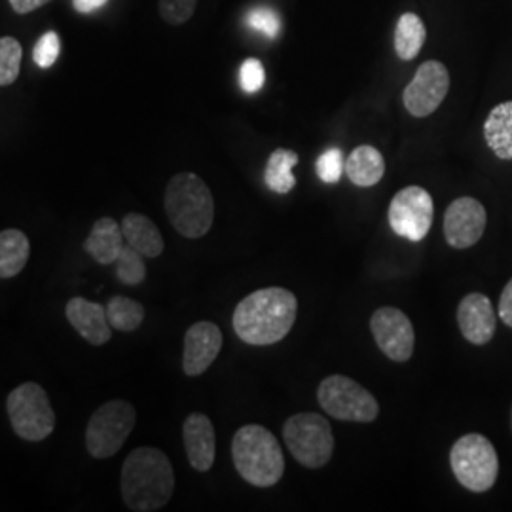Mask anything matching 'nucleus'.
I'll list each match as a JSON object with an SVG mask.
<instances>
[{"label": "nucleus", "instance_id": "f257e3e1", "mask_svg": "<svg viewBox=\"0 0 512 512\" xmlns=\"http://www.w3.org/2000/svg\"><path fill=\"white\" fill-rule=\"evenodd\" d=\"M298 315V300L283 287H268L245 296L232 317L239 340L249 346H272L287 338Z\"/></svg>", "mask_w": 512, "mask_h": 512}, {"label": "nucleus", "instance_id": "f03ea898", "mask_svg": "<svg viewBox=\"0 0 512 512\" xmlns=\"http://www.w3.org/2000/svg\"><path fill=\"white\" fill-rule=\"evenodd\" d=\"M120 486L124 503L131 511H160L175 490L171 461L162 450L141 446L124 461Z\"/></svg>", "mask_w": 512, "mask_h": 512}, {"label": "nucleus", "instance_id": "7ed1b4c3", "mask_svg": "<svg viewBox=\"0 0 512 512\" xmlns=\"http://www.w3.org/2000/svg\"><path fill=\"white\" fill-rule=\"evenodd\" d=\"M164 207L171 226L183 238H203L215 220L213 194L196 173H179L167 183Z\"/></svg>", "mask_w": 512, "mask_h": 512}, {"label": "nucleus", "instance_id": "20e7f679", "mask_svg": "<svg viewBox=\"0 0 512 512\" xmlns=\"http://www.w3.org/2000/svg\"><path fill=\"white\" fill-rule=\"evenodd\" d=\"M239 476L256 488H272L285 475V456L274 433L262 425H243L232 440Z\"/></svg>", "mask_w": 512, "mask_h": 512}, {"label": "nucleus", "instance_id": "39448f33", "mask_svg": "<svg viewBox=\"0 0 512 512\" xmlns=\"http://www.w3.org/2000/svg\"><path fill=\"white\" fill-rule=\"evenodd\" d=\"M450 467L465 490L484 494L497 482L499 456L494 444L484 435L469 433L454 442L450 450Z\"/></svg>", "mask_w": 512, "mask_h": 512}, {"label": "nucleus", "instance_id": "423d86ee", "mask_svg": "<svg viewBox=\"0 0 512 512\" xmlns=\"http://www.w3.org/2000/svg\"><path fill=\"white\" fill-rule=\"evenodd\" d=\"M283 440L293 458L306 469L325 467L334 454L329 420L315 412H300L285 421Z\"/></svg>", "mask_w": 512, "mask_h": 512}, {"label": "nucleus", "instance_id": "0eeeda50", "mask_svg": "<svg viewBox=\"0 0 512 512\" xmlns=\"http://www.w3.org/2000/svg\"><path fill=\"white\" fill-rule=\"evenodd\" d=\"M6 410L19 439L40 442L54 433V408L46 391L35 382L16 387L8 395Z\"/></svg>", "mask_w": 512, "mask_h": 512}, {"label": "nucleus", "instance_id": "6e6552de", "mask_svg": "<svg viewBox=\"0 0 512 512\" xmlns=\"http://www.w3.org/2000/svg\"><path fill=\"white\" fill-rule=\"evenodd\" d=\"M317 401L330 418L351 423H372L380 414L376 397L348 376L334 374L317 387Z\"/></svg>", "mask_w": 512, "mask_h": 512}, {"label": "nucleus", "instance_id": "1a4fd4ad", "mask_svg": "<svg viewBox=\"0 0 512 512\" xmlns=\"http://www.w3.org/2000/svg\"><path fill=\"white\" fill-rule=\"evenodd\" d=\"M137 412L133 404L114 399L93 412L86 429V448L95 459H109L120 452L135 429Z\"/></svg>", "mask_w": 512, "mask_h": 512}, {"label": "nucleus", "instance_id": "9d476101", "mask_svg": "<svg viewBox=\"0 0 512 512\" xmlns=\"http://www.w3.org/2000/svg\"><path fill=\"white\" fill-rule=\"evenodd\" d=\"M435 203L431 194L421 186H406L393 196L387 211V220L391 230L408 239V241H423L433 226Z\"/></svg>", "mask_w": 512, "mask_h": 512}, {"label": "nucleus", "instance_id": "9b49d317", "mask_svg": "<svg viewBox=\"0 0 512 512\" xmlns=\"http://www.w3.org/2000/svg\"><path fill=\"white\" fill-rule=\"evenodd\" d=\"M450 90V73L440 61H425L404 88V109L416 118H427L439 109Z\"/></svg>", "mask_w": 512, "mask_h": 512}, {"label": "nucleus", "instance_id": "f8f14e48", "mask_svg": "<svg viewBox=\"0 0 512 512\" xmlns=\"http://www.w3.org/2000/svg\"><path fill=\"white\" fill-rule=\"evenodd\" d=\"M370 330L376 346L393 363H406L412 357L416 334L404 311L391 306L378 308L370 317Z\"/></svg>", "mask_w": 512, "mask_h": 512}, {"label": "nucleus", "instance_id": "ddd939ff", "mask_svg": "<svg viewBox=\"0 0 512 512\" xmlns=\"http://www.w3.org/2000/svg\"><path fill=\"white\" fill-rule=\"evenodd\" d=\"M486 207L475 198H458L444 213V238L452 249H469L486 232Z\"/></svg>", "mask_w": 512, "mask_h": 512}, {"label": "nucleus", "instance_id": "4468645a", "mask_svg": "<svg viewBox=\"0 0 512 512\" xmlns=\"http://www.w3.org/2000/svg\"><path fill=\"white\" fill-rule=\"evenodd\" d=\"M222 349V332L211 321L194 323L184 334L183 370L186 376H202Z\"/></svg>", "mask_w": 512, "mask_h": 512}, {"label": "nucleus", "instance_id": "2eb2a0df", "mask_svg": "<svg viewBox=\"0 0 512 512\" xmlns=\"http://www.w3.org/2000/svg\"><path fill=\"white\" fill-rule=\"evenodd\" d=\"M458 325L463 338L473 346H486L492 342L497 330L492 300L482 293L467 294L458 306Z\"/></svg>", "mask_w": 512, "mask_h": 512}, {"label": "nucleus", "instance_id": "dca6fc26", "mask_svg": "<svg viewBox=\"0 0 512 512\" xmlns=\"http://www.w3.org/2000/svg\"><path fill=\"white\" fill-rule=\"evenodd\" d=\"M183 440L192 469L198 473H207L213 467L217 454L215 427L211 420L200 412L190 414L183 423Z\"/></svg>", "mask_w": 512, "mask_h": 512}, {"label": "nucleus", "instance_id": "f3484780", "mask_svg": "<svg viewBox=\"0 0 512 512\" xmlns=\"http://www.w3.org/2000/svg\"><path fill=\"white\" fill-rule=\"evenodd\" d=\"M67 319L73 325L74 330L92 346H105L112 338L110 323L107 319V310L97 304L90 302L82 296H74L67 304Z\"/></svg>", "mask_w": 512, "mask_h": 512}, {"label": "nucleus", "instance_id": "a211bd4d", "mask_svg": "<svg viewBox=\"0 0 512 512\" xmlns=\"http://www.w3.org/2000/svg\"><path fill=\"white\" fill-rule=\"evenodd\" d=\"M122 247H124L122 226L110 217L95 220L90 236L84 241V251L103 266L116 262Z\"/></svg>", "mask_w": 512, "mask_h": 512}, {"label": "nucleus", "instance_id": "6ab92c4d", "mask_svg": "<svg viewBox=\"0 0 512 512\" xmlns=\"http://www.w3.org/2000/svg\"><path fill=\"white\" fill-rule=\"evenodd\" d=\"M122 234L135 251L147 258H158L164 253L162 232L152 220L141 213H129L122 220Z\"/></svg>", "mask_w": 512, "mask_h": 512}, {"label": "nucleus", "instance_id": "aec40b11", "mask_svg": "<svg viewBox=\"0 0 512 512\" xmlns=\"http://www.w3.org/2000/svg\"><path fill=\"white\" fill-rule=\"evenodd\" d=\"M346 173L349 181L359 188L376 186L385 175V160L382 152L370 145L355 148L346 160Z\"/></svg>", "mask_w": 512, "mask_h": 512}, {"label": "nucleus", "instance_id": "412c9836", "mask_svg": "<svg viewBox=\"0 0 512 512\" xmlns=\"http://www.w3.org/2000/svg\"><path fill=\"white\" fill-rule=\"evenodd\" d=\"M484 139L499 160H512V101L499 103L488 114Z\"/></svg>", "mask_w": 512, "mask_h": 512}, {"label": "nucleus", "instance_id": "4be33fe9", "mask_svg": "<svg viewBox=\"0 0 512 512\" xmlns=\"http://www.w3.org/2000/svg\"><path fill=\"white\" fill-rule=\"evenodd\" d=\"M31 255L29 238L16 228L0 232V279H10L25 268Z\"/></svg>", "mask_w": 512, "mask_h": 512}, {"label": "nucleus", "instance_id": "5701e85b", "mask_svg": "<svg viewBox=\"0 0 512 512\" xmlns=\"http://www.w3.org/2000/svg\"><path fill=\"white\" fill-rule=\"evenodd\" d=\"M298 164V154L287 148H275L268 158L266 171H264V183L275 194H289L296 186L294 177V165Z\"/></svg>", "mask_w": 512, "mask_h": 512}, {"label": "nucleus", "instance_id": "b1692460", "mask_svg": "<svg viewBox=\"0 0 512 512\" xmlns=\"http://www.w3.org/2000/svg\"><path fill=\"white\" fill-rule=\"evenodd\" d=\"M427 29L418 14H403L395 27V52L403 61L416 59L425 44Z\"/></svg>", "mask_w": 512, "mask_h": 512}, {"label": "nucleus", "instance_id": "393cba45", "mask_svg": "<svg viewBox=\"0 0 512 512\" xmlns=\"http://www.w3.org/2000/svg\"><path fill=\"white\" fill-rule=\"evenodd\" d=\"M107 319L112 329L120 332H133L139 329L145 321V308L143 304L126 298V296H114L107 304Z\"/></svg>", "mask_w": 512, "mask_h": 512}, {"label": "nucleus", "instance_id": "a878e982", "mask_svg": "<svg viewBox=\"0 0 512 512\" xmlns=\"http://www.w3.org/2000/svg\"><path fill=\"white\" fill-rule=\"evenodd\" d=\"M145 256L139 251H135L131 245H124L120 256L116 258V275L120 283L128 287H137L145 281L147 277V266H145Z\"/></svg>", "mask_w": 512, "mask_h": 512}, {"label": "nucleus", "instance_id": "bb28decb", "mask_svg": "<svg viewBox=\"0 0 512 512\" xmlns=\"http://www.w3.org/2000/svg\"><path fill=\"white\" fill-rule=\"evenodd\" d=\"M23 48L14 37L0 38V86H10L18 80Z\"/></svg>", "mask_w": 512, "mask_h": 512}, {"label": "nucleus", "instance_id": "cd10ccee", "mask_svg": "<svg viewBox=\"0 0 512 512\" xmlns=\"http://www.w3.org/2000/svg\"><path fill=\"white\" fill-rule=\"evenodd\" d=\"M346 171V160L340 148H329L317 160V177L325 184H336Z\"/></svg>", "mask_w": 512, "mask_h": 512}, {"label": "nucleus", "instance_id": "c85d7f7f", "mask_svg": "<svg viewBox=\"0 0 512 512\" xmlns=\"http://www.w3.org/2000/svg\"><path fill=\"white\" fill-rule=\"evenodd\" d=\"M245 21L253 31H258L268 38H277L281 31V19L277 16V12L268 6H256L247 14Z\"/></svg>", "mask_w": 512, "mask_h": 512}, {"label": "nucleus", "instance_id": "c756f323", "mask_svg": "<svg viewBox=\"0 0 512 512\" xmlns=\"http://www.w3.org/2000/svg\"><path fill=\"white\" fill-rule=\"evenodd\" d=\"M198 0H160V16L169 25H183L194 16Z\"/></svg>", "mask_w": 512, "mask_h": 512}, {"label": "nucleus", "instance_id": "7c9ffc66", "mask_svg": "<svg viewBox=\"0 0 512 512\" xmlns=\"http://www.w3.org/2000/svg\"><path fill=\"white\" fill-rule=\"evenodd\" d=\"M59 54H61V40H59L57 33L50 31V33L38 38L33 57H35V63L40 69H50L57 61Z\"/></svg>", "mask_w": 512, "mask_h": 512}, {"label": "nucleus", "instance_id": "2f4dec72", "mask_svg": "<svg viewBox=\"0 0 512 512\" xmlns=\"http://www.w3.org/2000/svg\"><path fill=\"white\" fill-rule=\"evenodd\" d=\"M239 82H241V88L245 93L260 92L266 82L264 65L255 57L245 59L241 65V71H239Z\"/></svg>", "mask_w": 512, "mask_h": 512}, {"label": "nucleus", "instance_id": "473e14b6", "mask_svg": "<svg viewBox=\"0 0 512 512\" xmlns=\"http://www.w3.org/2000/svg\"><path fill=\"white\" fill-rule=\"evenodd\" d=\"M499 319L512 329V279L505 285L501 298H499V308H497Z\"/></svg>", "mask_w": 512, "mask_h": 512}, {"label": "nucleus", "instance_id": "72a5a7b5", "mask_svg": "<svg viewBox=\"0 0 512 512\" xmlns=\"http://www.w3.org/2000/svg\"><path fill=\"white\" fill-rule=\"evenodd\" d=\"M52 0H10V6L14 8L16 14H29V12H35L38 8H42L44 4H48Z\"/></svg>", "mask_w": 512, "mask_h": 512}, {"label": "nucleus", "instance_id": "f704fd0d", "mask_svg": "<svg viewBox=\"0 0 512 512\" xmlns=\"http://www.w3.org/2000/svg\"><path fill=\"white\" fill-rule=\"evenodd\" d=\"M107 2L109 0H73V6L78 14H92Z\"/></svg>", "mask_w": 512, "mask_h": 512}, {"label": "nucleus", "instance_id": "c9c22d12", "mask_svg": "<svg viewBox=\"0 0 512 512\" xmlns=\"http://www.w3.org/2000/svg\"><path fill=\"white\" fill-rule=\"evenodd\" d=\"M511 431H512V410H511Z\"/></svg>", "mask_w": 512, "mask_h": 512}]
</instances>
